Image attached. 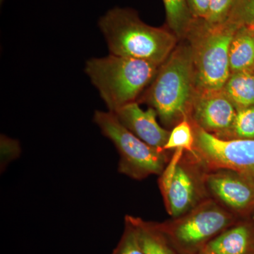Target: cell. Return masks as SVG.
Returning a JSON list of instances; mask_svg holds the SVG:
<instances>
[{
    "label": "cell",
    "mask_w": 254,
    "mask_h": 254,
    "mask_svg": "<svg viewBox=\"0 0 254 254\" xmlns=\"http://www.w3.org/2000/svg\"><path fill=\"white\" fill-rule=\"evenodd\" d=\"M114 113L122 125L141 141L153 148L163 150L170 136V130L159 125L157 121L158 115L153 108L150 107L143 110L136 102H133Z\"/></svg>",
    "instance_id": "cell-11"
},
{
    "label": "cell",
    "mask_w": 254,
    "mask_h": 254,
    "mask_svg": "<svg viewBox=\"0 0 254 254\" xmlns=\"http://www.w3.org/2000/svg\"><path fill=\"white\" fill-rule=\"evenodd\" d=\"M222 89L237 110L254 106V71L231 73Z\"/></svg>",
    "instance_id": "cell-15"
},
{
    "label": "cell",
    "mask_w": 254,
    "mask_h": 254,
    "mask_svg": "<svg viewBox=\"0 0 254 254\" xmlns=\"http://www.w3.org/2000/svg\"><path fill=\"white\" fill-rule=\"evenodd\" d=\"M238 26L209 25L195 19L185 39L190 43L195 85L200 89H222L231 74L230 47Z\"/></svg>",
    "instance_id": "cell-4"
},
{
    "label": "cell",
    "mask_w": 254,
    "mask_h": 254,
    "mask_svg": "<svg viewBox=\"0 0 254 254\" xmlns=\"http://www.w3.org/2000/svg\"><path fill=\"white\" fill-rule=\"evenodd\" d=\"M169 29L179 40L186 38L195 18L187 0H163Z\"/></svg>",
    "instance_id": "cell-16"
},
{
    "label": "cell",
    "mask_w": 254,
    "mask_h": 254,
    "mask_svg": "<svg viewBox=\"0 0 254 254\" xmlns=\"http://www.w3.org/2000/svg\"><path fill=\"white\" fill-rule=\"evenodd\" d=\"M195 19L205 20L208 13L210 0H187Z\"/></svg>",
    "instance_id": "cell-23"
},
{
    "label": "cell",
    "mask_w": 254,
    "mask_h": 254,
    "mask_svg": "<svg viewBox=\"0 0 254 254\" xmlns=\"http://www.w3.org/2000/svg\"><path fill=\"white\" fill-rule=\"evenodd\" d=\"M1 165L17 158L21 153L18 142L2 135L1 136Z\"/></svg>",
    "instance_id": "cell-22"
},
{
    "label": "cell",
    "mask_w": 254,
    "mask_h": 254,
    "mask_svg": "<svg viewBox=\"0 0 254 254\" xmlns=\"http://www.w3.org/2000/svg\"><path fill=\"white\" fill-rule=\"evenodd\" d=\"M182 41L162 64L142 98L168 128L189 119L196 91L191 49L187 40Z\"/></svg>",
    "instance_id": "cell-2"
},
{
    "label": "cell",
    "mask_w": 254,
    "mask_h": 254,
    "mask_svg": "<svg viewBox=\"0 0 254 254\" xmlns=\"http://www.w3.org/2000/svg\"><path fill=\"white\" fill-rule=\"evenodd\" d=\"M230 72L254 71V26H238L230 47Z\"/></svg>",
    "instance_id": "cell-14"
},
{
    "label": "cell",
    "mask_w": 254,
    "mask_h": 254,
    "mask_svg": "<svg viewBox=\"0 0 254 254\" xmlns=\"http://www.w3.org/2000/svg\"><path fill=\"white\" fill-rule=\"evenodd\" d=\"M125 218L134 227L144 254H180L169 240L160 222L146 221L128 215Z\"/></svg>",
    "instance_id": "cell-13"
},
{
    "label": "cell",
    "mask_w": 254,
    "mask_h": 254,
    "mask_svg": "<svg viewBox=\"0 0 254 254\" xmlns=\"http://www.w3.org/2000/svg\"><path fill=\"white\" fill-rule=\"evenodd\" d=\"M205 186L210 198L240 218L254 211V180L227 169L208 170Z\"/></svg>",
    "instance_id": "cell-9"
},
{
    "label": "cell",
    "mask_w": 254,
    "mask_h": 254,
    "mask_svg": "<svg viewBox=\"0 0 254 254\" xmlns=\"http://www.w3.org/2000/svg\"><path fill=\"white\" fill-rule=\"evenodd\" d=\"M215 254L213 253H211V252H208V251L206 250H203L202 252H200L199 254Z\"/></svg>",
    "instance_id": "cell-24"
},
{
    "label": "cell",
    "mask_w": 254,
    "mask_h": 254,
    "mask_svg": "<svg viewBox=\"0 0 254 254\" xmlns=\"http://www.w3.org/2000/svg\"><path fill=\"white\" fill-rule=\"evenodd\" d=\"M4 0H0V3H1V4H2L3 2H4Z\"/></svg>",
    "instance_id": "cell-25"
},
{
    "label": "cell",
    "mask_w": 254,
    "mask_h": 254,
    "mask_svg": "<svg viewBox=\"0 0 254 254\" xmlns=\"http://www.w3.org/2000/svg\"><path fill=\"white\" fill-rule=\"evenodd\" d=\"M192 127L195 155L207 170L227 169L254 180V139H222Z\"/></svg>",
    "instance_id": "cell-8"
},
{
    "label": "cell",
    "mask_w": 254,
    "mask_h": 254,
    "mask_svg": "<svg viewBox=\"0 0 254 254\" xmlns=\"http://www.w3.org/2000/svg\"><path fill=\"white\" fill-rule=\"evenodd\" d=\"M177 149H182L195 154L194 133L189 119H185L173 127L170 131L168 142L163 148L165 151Z\"/></svg>",
    "instance_id": "cell-18"
},
{
    "label": "cell",
    "mask_w": 254,
    "mask_h": 254,
    "mask_svg": "<svg viewBox=\"0 0 254 254\" xmlns=\"http://www.w3.org/2000/svg\"><path fill=\"white\" fill-rule=\"evenodd\" d=\"M93 122L118 150L120 173L136 180L161 175L170 160L168 151L153 148L141 141L124 127L112 112L95 111Z\"/></svg>",
    "instance_id": "cell-7"
},
{
    "label": "cell",
    "mask_w": 254,
    "mask_h": 254,
    "mask_svg": "<svg viewBox=\"0 0 254 254\" xmlns=\"http://www.w3.org/2000/svg\"><path fill=\"white\" fill-rule=\"evenodd\" d=\"M218 138L222 139H254V106L237 110L236 117L231 127Z\"/></svg>",
    "instance_id": "cell-17"
},
{
    "label": "cell",
    "mask_w": 254,
    "mask_h": 254,
    "mask_svg": "<svg viewBox=\"0 0 254 254\" xmlns=\"http://www.w3.org/2000/svg\"><path fill=\"white\" fill-rule=\"evenodd\" d=\"M227 22L254 26V0H237Z\"/></svg>",
    "instance_id": "cell-20"
},
{
    "label": "cell",
    "mask_w": 254,
    "mask_h": 254,
    "mask_svg": "<svg viewBox=\"0 0 254 254\" xmlns=\"http://www.w3.org/2000/svg\"><path fill=\"white\" fill-rule=\"evenodd\" d=\"M98 26L111 55L146 60L161 65L176 48V35L167 28L146 24L137 11L115 7L100 17Z\"/></svg>",
    "instance_id": "cell-1"
},
{
    "label": "cell",
    "mask_w": 254,
    "mask_h": 254,
    "mask_svg": "<svg viewBox=\"0 0 254 254\" xmlns=\"http://www.w3.org/2000/svg\"><path fill=\"white\" fill-rule=\"evenodd\" d=\"M240 219L210 198L185 215L160 223L179 253L198 254Z\"/></svg>",
    "instance_id": "cell-6"
},
{
    "label": "cell",
    "mask_w": 254,
    "mask_h": 254,
    "mask_svg": "<svg viewBox=\"0 0 254 254\" xmlns=\"http://www.w3.org/2000/svg\"><path fill=\"white\" fill-rule=\"evenodd\" d=\"M237 111L223 89L196 88L189 120L192 125L220 137L231 127Z\"/></svg>",
    "instance_id": "cell-10"
},
{
    "label": "cell",
    "mask_w": 254,
    "mask_h": 254,
    "mask_svg": "<svg viewBox=\"0 0 254 254\" xmlns=\"http://www.w3.org/2000/svg\"><path fill=\"white\" fill-rule=\"evenodd\" d=\"M125 223L123 236L112 254H144L134 227L126 218Z\"/></svg>",
    "instance_id": "cell-19"
},
{
    "label": "cell",
    "mask_w": 254,
    "mask_h": 254,
    "mask_svg": "<svg viewBox=\"0 0 254 254\" xmlns=\"http://www.w3.org/2000/svg\"><path fill=\"white\" fill-rule=\"evenodd\" d=\"M203 250L215 254H254V220L250 217L240 219Z\"/></svg>",
    "instance_id": "cell-12"
},
{
    "label": "cell",
    "mask_w": 254,
    "mask_h": 254,
    "mask_svg": "<svg viewBox=\"0 0 254 254\" xmlns=\"http://www.w3.org/2000/svg\"><path fill=\"white\" fill-rule=\"evenodd\" d=\"M207 171L195 153L175 150L158 180L165 208L172 218L185 215L210 198L205 182Z\"/></svg>",
    "instance_id": "cell-5"
},
{
    "label": "cell",
    "mask_w": 254,
    "mask_h": 254,
    "mask_svg": "<svg viewBox=\"0 0 254 254\" xmlns=\"http://www.w3.org/2000/svg\"><path fill=\"white\" fill-rule=\"evenodd\" d=\"M237 0H210L208 14L204 21L209 25L226 23Z\"/></svg>",
    "instance_id": "cell-21"
},
{
    "label": "cell",
    "mask_w": 254,
    "mask_h": 254,
    "mask_svg": "<svg viewBox=\"0 0 254 254\" xmlns=\"http://www.w3.org/2000/svg\"><path fill=\"white\" fill-rule=\"evenodd\" d=\"M160 66L146 60L110 54L88 60L85 72L109 111L115 113L125 105L136 102L154 79Z\"/></svg>",
    "instance_id": "cell-3"
}]
</instances>
